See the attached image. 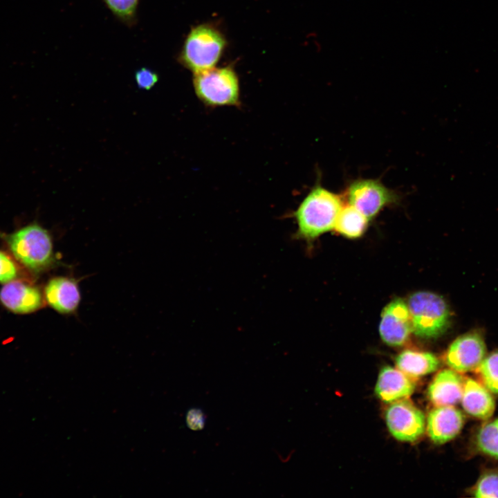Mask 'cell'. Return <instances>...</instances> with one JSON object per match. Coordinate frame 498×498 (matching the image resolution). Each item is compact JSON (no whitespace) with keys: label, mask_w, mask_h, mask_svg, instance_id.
I'll return each instance as SVG.
<instances>
[{"label":"cell","mask_w":498,"mask_h":498,"mask_svg":"<svg viewBox=\"0 0 498 498\" xmlns=\"http://www.w3.org/2000/svg\"><path fill=\"white\" fill-rule=\"evenodd\" d=\"M44 297L36 286L12 280L0 290V302L8 310L17 314L31 313L42 308Z\"/></svg>","instance_id":"11"},{"label":"cell","mask_w":498,"mask_h":498,"mask_svg":"<svg viewBox=\"0 0 498 498\" xmlns=\"http://www.w3.org/2000/svg\"><path fill=\"white\" fill-rule=\"evenodd\" d=\"M412 332L408 306L402 299L391 302L383 310L379 333L383 342L392 347L403 345Z\"/></svg>","instance_id":"9"},{"label":"cell","mask_w":498,"mask_h":498,"mask_svg":"<svg viewBox=\"0 0 498 498\" xmlns=\"http://www.w3.org/2000/svg\"><path fill=\"white\" fill-rule=\"evenodd\" d=\"M465 418L453 405L436 406L428 414L427 433L436 444H443L455 438L462 430Z\"/></svg>","instance_id":"12"},{"label":"cell","mask_w":498,"mask_h":498,"mask_svg":"<svg viewBox=\"0 0 498 498\" xmlns=\"http://www.w3.org/2000/svg\"><path fill=\"white\" fill-rule=\"evenodd\" d=\"M3 238L14 257L34 273L44 272L57 263L50 232L36 222Z\"/></svg>","instance_id":"2"},{"label":"cell","mask_w":498,"mask_h":498,"mask_svg":"<svg viewBox=\"0 0 498 498\" xmlns=\"http://www.w3.org/2000/svg\"><path fill=\"white\" fill-rule=\"evenodd\" d=\"M368 219L352 205H343L336 220L334 230L344 237L356 238L365 232Z\"/></svg>","instance_id":"17"},{"label":"cell","mask_w":498,"mask_h":498,"mask_svg":"<svg viewBox=\"0 0 498 498\" xmlns=\"http://www.w3.org/2000/svg\"><path fill=\"white\" fill-rule=\"evenodd\" d=\"M461 400L463 409L479 419L489 418L495 411V400L489 390L472 378L464 381Z\"/></svg>","instance_id":"15"},{"label":"cell","mask_w":498,"mask_h":498,"mask_svg":"<svg viewBox=\"0 0 498 498\" xmlns=\"http://www.w3.org/2000/svg\"><path fill=\"white\" fill-rule=\"evenodd\" d=\"M19 270L16 263L5 252L0 250V283L16 279Z\"/></svg>","instance_id":"22"},{"label":"cell","mask_w":498,"mask_h":498,"mask_svg":"<svg viewBox=\"0 0 498 498\" xmlns=\"http://www.w3.org/2000/svg\"><path fill=\"white\" fill-rule=\"evenodd\" d=\"M135 80L138 88L149 90L157 83L158 75L151 69L142 67L136 72Z\"/></svg>","instance_id":"23"},{"label":"cell","mask_w":498,"mask_h":498,"mask_svg":"<svg viewBox=\"0 0 498 498\" xmlns=\"http://www.w3.org/2000/svg\"><path fill=\"white\" fill-rule=\"evenodd\" d=\"M475 445L480 452L498 459V418L480 428L476 436Z\"/></svg>","instance_id":"18"},{"label":"cell","mask_w":498,"mask_h":498,"mask_svg":"<svg viewBox=\"0 0 498 498\" xmlns=\"http://www.w3.org/2000/svg\"><path fill=\"white\" fill-rule=\"evenodd\" d=\"M463 385V380L457 371L443 369L429 385L427 397L435 406L456 405L461 399Z\"/></svg>","instance_id":"14"},{"label":"cell","mask_w":498,"mask_h":498,"mask_svg":"<svg viewBox=\"0 0 498 498\" xmlns=\"http://www.w3.org/2000/svg\"><path fill=\"white\" fill-rule=\"evenodd\" d=\"M193 84L198 98L208 107L240 104L239 80L231 67H214L196 73Z\"/></svg>","instance_id":"4"},{"label":"cell","mask_w":498,"mask_h":498,"mask_svg":"<svg viewBox=\"0 0 498 498\" xmlns=\"http://www.w3.org/2000/svg\"><path fill=\"white\" fill-rule=\"evenodd\" d=\"M344 199L348 204L370 219L385 206L396 202L398 196L378 180L360 178L349 184Z\"/></svg>","instance_id":"6"},{"label":"cell","mask_w":498,"mask_h":498,"mask_svg":"<svg viewBox=\"0 0 498 498\" xmlns=\"http://www.w3.org/2000/svg\"><path fill=\"white\" fill-rule=\"evenodd\" d=\"M473 493L476 497H498V471L484 472L478 480Z\"/></svg>","instance_id":"20"},{"label":"cell","mask_w":498,"mask_h":498,"mask_svg":"<svg viewBox=\"0 0 498 498\" xmlns=\"http://www.w3.org/2000/svg\"><path fill=\"white\" fill-rule=\"evenodd\" d=\"M415 384L398 368L385 366L381 369L375 387V394L382 401L387 403L407 398L414 392Z\"/></svg>","instance_id":"13"},{"label":"cell","mask_w":498,"mask_h":498,"mask_svg":"<svg viewBox=\"0 0 498 498\" xmlns=\"http://www.w3.org/2000/svg\"><path fill=\"white\" fill-rule=\"evenodd\" d=\"M390 434L398 441L413 442L425 432L423 413L407 398L391 403L385 412Z\"/></svg>","instance_id":"7"},{"label":"cell","mask_w":498,"mask_h":498,"mask_svg":"<svg viewBox=\"0 0 498 498\" xmlns=\"http://www.w3.org/2000/svg\"><path fill=\"white\" fill-rule=\"evenodd\" d=\"M342 202L340 195L319 184L315 185L293 214L296 237L311 241L334 229Z\"/></svg>","instance_id":"1"},{"label":"cell","mask_w":498,"mask_h":498,"mask_svg":"<svg viewBox=\"0 0 498 498\" xmlns=\"http://www.w3.org/2000/svg\"><path fill=\"white\" fill-rule=\"evenodd\" d=\"M486 347L483 337L471 332L460 335L449 346L446 364L457 372H467L479 367L486 357Z\"/></svg>","instance_id":"8"},{"label":"cell","mask_w":498,"mask_h":498,"mask_svg":"<svg viewBox=\"0 0 498 498\" xmlns=\"http://www.w3.org/2000/svg\"><path fill=\"white\" fill-rule=\"evenodd\" d=\"M396 367L412 378L431 374L439 367V360L430 352L405 350L396 358Z\"/></svg>","instance_id":"16"},{"label":"cell","mask_w":498,"mask_h":498,"mask_svg":"<svg viewBox=\"0 0 498 498\" xmlns=\"http://www.w3.org/2000/svg\"><path fill=\"white\" fill-rule=\"evenodd\" d=\"M225 41L215 28L201 25L192 29L183 47V64L194 73L214 68L224 49Z\"/></svg>","instance_id":"5"},{"label":"cell","mask_w":498,"mask_h":498,"mask_svg":"<svg viewBox=\"0 0 498 498\" xmlns=\"http://www.w3.org/2000/svg\"><path fill=\"white\" fill-rule=\"evenodd\" d=\"M79 282V279L68 276L50 278L44 290L45 302L62 315L76 314L81 302Z\"/></svg>","instance_id":"10"},{"label":"cell","mask_w":498,"mask_h":498,"mask_svg":"<svg viewBox=\"0 0 498 498\" xmlns=\"http://www.w3.org/2000/svg\"><path fill=\"white\" fill-rule=\"evenodd\" d=\"M110 10L124 20L131 19L136 11L138 0H104Z\"/></svg>","instance_id":"21"},{"label":"cell","mask_w":498,"mask_h":498,"mask_svg":"<svg viewBox=\"0 0 498 498\" xmlns=\"http://www.w3.org/2000/svg\"><path fill=\"white\" fill-rule=\"evenodd\" d=\"M206 422V416L203 411L199 408H192L186 414V423L187 427L193 431H199L204 428Z\"/></svg>","instance_id":"24"},{"label":"cell","mask_w":498,"mask_h":498,"mask_svg":"<svg viewBox=\"0 0 498 498\" xmlns=\"http://www.w3.org/2000/svg\"><path fill=\"white\" fill-rule=\"evenodd\" d=\"M412 332L425 338L442 334L450 322L448 304L439 295L421 291L412 295L408 300Z\"/></svg>","instance_id":"3"},{"label":"cell","mask_w":498,"mask_h":498,"mask_svg":"<svg viewBox=\"0 0 498 498\" xmlns=\"http://www.w3.org/2000/svg\"><path fill=\"white\" fill-rule=\"evenodd\" d=\"M477 370L483 385L490 391L498 395V351L485 357Z\"/></svg>","instance_id":"19"}]
</instances>
